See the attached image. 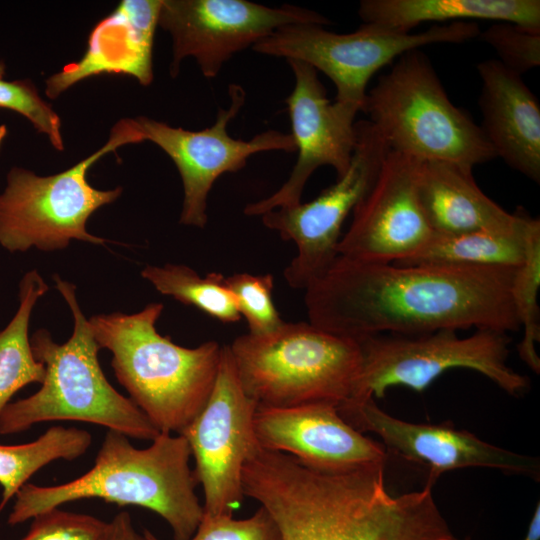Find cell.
<instances>
[{
	"mask_svg": "<svg viewBox=\"0 0 540 540\" xmlns=\"http://www.w3.org/2000/svg\"><path fill=\"white\" fill-rule=\"evenodd\" d=\"M515 269L398 265L338 255L305 290L309 322L359 340L442 329L520 328L511 296Z\"/></svg>",
	"mask_w": 540,
	"mask_h": 540,
	"instance_id": "cell-1",
	"label": "cell"
},
{
	"mask_svg": "<svg viewBox=\"0 0 540 540\" xmlns=\"http://www.w3.org/2000/svg\"><path fill=\"white\" fill-rule=\"evenodd\" d=\"M242 484L244 496L271 515L282 540H458L432 486L393 496L384 465L326 473L264 450L246 463Z\"/></svg>",
	"mask_w": 540,
	"mask_h": 540,
	"instance_id": "cell-2",
	"label": "cell"
},
{
	"mask_svg": "<svg viewBox=\"0 0 540 540\" xmlns=\"http://www.w3.org/2000/svg\"><path fill=\"white\" fill-rule=\"evenodd\" d=\"M191 451L180 435L160 432L146 448L126 435L107 430L93 467L55 486L25 484L16 494L7 522L17 525L66 503L98 498L118 506H139L158 514L174 540H189L204 511L189 461Z\"/></svg>",
	"mask_w": 540,
	"mask_h": 540,
	"instance_id": "cell-3",
	"label": "cell"
},
{
	"mask_svg": "<svg viewBox=\"0 0 540 540\" xmlns=\"http://www.w3.org/2000/svg\"><path fill=\"white\" fill-rule=\"evenodd\" d=\"M162 303L133 314L113 312L88 318L100 349L129 398L159 432L180 434L206 404L218 373L222 347L207 341L186 348L160 335Z\"/></svg>",
	"mask_w": 540,
	"mask_h": 540,
	"instance_id": "cell-4",
	"label": "cell"
},
{
	"mask_svg": "<svg viewBox=\"0 0 540 540\" xmlns=\"http://www.w3.org/2000/svg\"><path fill=\"white\" fill-rule=\"evenodd\" d=\"M53 280L73 316L71 337L59 344L45 328L32 334L31 347L45 367V377L36 393L11 401L2 410L0 435L22 433L42 422L71 420L152 441L158 429L105 377L98 359L100 348L78 303L76 286L58 275Z\"/></svg>",
	"mask_w": 540,
	"mask_h": 540,
	"instance_id": "cell-5",
	"label": "cell"
},
{
	"mask_svg": "<svg viewBox=\"0 0 540 540\" xmlns=\"http://www.w3.org/2000/svg\"><path fill=\"white\" fill-rule=\"evenodd\" d=\"M245 393L262 407L349 400L362 366L358 340L310 322L246 333L228 345Z\"/></svg>",
	"mask_w": 540,
	"mask_h": 540,
	"instance_id": "cell-6",
	"label": "cell"
},
{
	"mask_svg": "<svg viewBox=\"0 0 540 540\" xmlns=\"http://www.w3.org/2000/svg\"><path fill=\"white\" fill-rule=\"evenodd\" d=\"M362 111L390 151L472 168L497 158L480 126L450 101L420 49L396 59L366 93Z\"/></svg>",
	"mask_w": 540,
	"mask_h": 540,
	"instance_id": "cell-7",
	"label": "cell"
},
{
	"mask_svg": "<svg viewBox=\"0 0 540 540\" xmlns=\"http://www.w3.org/2000/svg\"><path fill=\"white\" fill-rule=\"evenodd\" d=\"M142 141L135 118H125L114 125L104 146L69 169L39 176L12 167L0 193V246L15 253L31 248L61 250L73 240L104 245L106 239L88 232L87 221L99 208L117 200L123 189L93 187L87 179L88 170L118 147Z\"/></svg>",
	"mask_w": 540,
	"mask_h": 540,
	"instance_id": "cell-8",
	"label": "cell"
},
{
	"mask_svg": "<svg viewBox=\"0 0 540 540\" xmlns=\"http://www.w3.org/2000/svg\"><path fill=\"white\" fill-rule=\"evenodd\" d=\"M358 341L361 371L351 398L344 403L383 398L396 385L421 392L453 368L477 371L512 396L529 389V379L507 364L511 339L504 332L476 329L459 337L456 330L442 329L415 335L376 334Z\"/></svg>",
	"mask_w": 540,
	"mask_h": 540,
	"instance_id": "cell-9",
	"label": "cell"
},
{
	"mask_svg": "<svg viewBox=\"0 0 540 540\" xmlns=\"http://www.w3.org/2000/svg\"><path fill=\"white\" fill-rule=\"evenodd\" d=\"M472 21L434 25L419 32H399L375 23H363L352 33L339 34L322 25L288 24L252 48L269 56L298 60L323 72L336 87V101L362 107L371 77L382 67L413 49L434 43H463L479 36Z\"/></svg>",
	"mask_w": 540,
	"mask_h": 540,
	"instance_id": "cell-10",
	"label": "cell"
},
{
	"mask_svg": "<svg viewBox=\"0 0 540 540\" xmlns=\"http://www.w3.org/2000/svg\"><path fill=\"white\" fill-rule=\"evenodd\" d=\"M356 145L346 173L307 203L263 214L262 223L293 241L297 254L284 270L288 285L305 289L338 256L342 225L370 190L390 149L369 120L356 122Z\"/></svg>",
	"mask_w": 540,
	"mask_h": 540,
	"instance_id": "cell-11",
	"label": "cell"
},
{
	"mask_svg": "<svg viewBox=\"0 0 540 540\" xmlns=\"http://www.w3.org/2000/svg\"><path fill=\"white\" fill-rule=\"evenodd\" d=\"M257 407L245 393L224 345L211 394L180 433L195 460L193 473L203 489L204 515H233L243 501V468L259 446L254 431Z\"/></svg>",
	"mask_w": 540,
	"mask_h": 540,
	"instance_id": "cell-12",
	"label": "cell"
},
{
	"mask_svg": "<svg viewBox=\"0 0 540 540\" xmlns=\"http://www.w3.org/2000/svg\"><path fill=\"white\" fill-rule=\"evenodd\" d=\"M298 23L327 25L321 14L293 5L278 8L246 0H162L158 26L172 40L170 74L193 57L206 78H215L236 53L256 45L277 28Z\"/></svg>",
	"mask_w": 540,
	"mask_h": 540,
	"instance_id": "cell-13",
	"label": "cell"
},
{
	"mask_svg": "<svg viewBox=\"0 0 540 540\" xmlns=\"http://www.w3.org/2000/svg\"><path fill=\"white\" fill-rule=\"evenodd\" d=\"M229 96V106L219 108L213 125L200 131L172 127L145 116L135 118L144 140L159 146L179 172L184 194L179 222L183 225L205 227L208 195L221 175L243 169L259 152L296 151L293 136L277 130L261 132L249 140L231 137L227 125L244 105L246 92L231 84Z\"/></svg>",
	"mask_w": 540,
	"mask_h": 540,
	"instance_id": "cell-14",
	"label": "cell"
},
{
	"mask_svg": "<svg viewBox=\"0 0 540 540\" xmlns=\"http://www.w3.org/2000/svg\"><path fill=\"white\" fill-rule=\"evenodd\" d=\"M295 79L291 94L285 99L291 120L297 161L287 181L272 195L244 208L247 216H262L277 208L301 203L304 187L321 166H331L337 178L350 166L356 145L355 117L361 106L342 101L333 103L309 64L287 61Z\"/></svg>",
	"mask_w": 540,
	"mask_h": 540,
	"instance_id": "cell-15",
	"label": "cell"
},
{
	"mask_svg": "<svg viewBox=\"0 0 540 540\" xmlns=\"http://www.w3.org/2000/svg\"><path fill=\"white\" fill-rule=\"evenodd\" d=\"M418 159L389 151L370 190L355 206L337 253L366 262L399 263L420 252L434 233L417 194Z\"/></svg>",
	"mask_w": 540,
	"mask_h": 540,
	"instance_id": "cell-16",
	"label": "cell"
},
{
	"mask_svg": "<svg viewBox=\"0 0 540 540\" xmlns=\"http://www.w3.org/2000/svg\"><path fill=\"white\" fill-rule=\"evenodd\" d=\"M338 411L359 432L377 434L395 454L428 467V481L433 484L443 472L466 467H489L539 478L538 458L491 445L451 424L406 422L381 410L373 398L343 403Z\"/></svg>",
	"mask_w": 540,
	"mask_h": 540,
	"instance_id": "cell-17",
	"label": "cell"
},
{
	"mask_svg": "<svg viewBox=\"0 0 540 540\" xmlns=\"http://www.w3.org/2000/svg\"><path fill=\"white\" fill-rule=\"evenodd\" d=\"M254 431L260 447L291 455L321 472L385 465L387 458L384 446L347 423L333 403L258 406Z\"/></svg>",
	"mask_w": 540,
	"mask_h": 540,
	"instance_id": "cell-18",
	"label": "cell"
},
{
	"mask_svg": "<svg viewBox=\"0 0 540 540\" xmlns=\"http://www.w3.org/2000/svg\"><path fill=\"white\" fill-rule=\"evenodd\" d=\"M482 81L480 126L497 157L532 181L540 182V105L521 75L499 60L477 66Z\"/></svg>",
	"mask_w": 540,
	"mask_h": 540,
	"instance_id": "cell-19",
	"label": "cell"
},
{
	"mask_svg": "<svg viewBox=\"0 0 540 540\" xmlns=\"http://www.w3.org/2000/svg\"><path fill=\"white\" fill-rule=\"evenodd\" d=\"M161 1H121L95 27L83 58L46 80V95L56 98L77 81L103 72L125 73L148 85Z\"/></svg>",
	"mask_w": 540,
	"mask_h": 540,
	"instance_id": "cell-20",
	"label": "cell"
},
{
	"mask_svg": "<svg viewBox=\"0 0 540 540\" xmlns=\"http://www.w3.org/2000/svg\"><path fill=\"white\" fill-rule=\"evenodd\" d=\"M473 168L449 161H419L417 194L434 235L514 227L522 208L509 213L476 184Z\"/></svg>",
	"mask_w": 540,
	"mask_h": 540,
	"instance_id": "cell-21",
	"label": "cell"
},
{
	"mask_svg": "<svg viewBox=\"0 0 540 540\" xmlns=\"http://www.w3.org/2000/svg\"><path fill=\"white\" fill-rule=\"evenodd\" d=\"M358 14L364 23H375L399 32L423 22L496 20L540 32L539 0H363Z\"/></svg>",
	"mask_w": 540,
	"mask_h": 540,
	"instance_id": "cell-22",
	"label": "cell"
},
{
	"mask_svg": "<svg viewBox=\"0 0 540 540\" xmlns=\"http://www.w3.org/2000/svg\"><path fill=\"white\" fill-rule=\"evenodd\" d=\"M533 219L522 209L518 223L509 229L434 235L416 255L394 264L516 269L524 261Z\"/></svg>",
	"mask_w": 540,
	"mask_h": 540,
	"instance_id": "cell-23",
	"label": "cell"
},
{
	"mask_svg": "<svg viewBox=\"0 0 540 540\" xmlns=\"http://www.w3.org/2000/svg\"><path fill=\"white\" fill-rule=\"evenodd\" d=\"M48 289L36 269L25 273L19 283L18 309L0 331V413L16 392L44 380L45 367L35 358L28 333L33 308Z\"/></svg>",
	"mask_w": 540,
	"mask_h": 540,
	"instance_id": "cell-24",
	"label": "cell"
},
{
	"mask_svg": "<svg viewBox=\"0 0 540 540\" xmlns=\"http://www.w3.org/2000/svg\"><path fill=\"white\" fill-rule=\"evenodd\" d=\"M91 443L92 436L86 430L57 425L28 443L0 444V512L41 468L59 459L75 460Z\"/></svg>",
	"mask_w": 540,
	"mask_h": 540,
	"instance_id": "cell-25",
	"label": "cell"
},
{
	"mask_svg": "<svg viewBox=\"0 0 540 540\" xmlns=\"http://www.w3.org/2000/svg\"><path fill=\"white\" fill-rule=\"evenodd\" d=\"M159 293L185 305H191L223 323L241 319L235 299L221 273L211 272L202 277L183 264L147 265L141 271Z\"/></svg>",
	"mask_w": 540,
	"mask_h": 540,
	"instance_id": "cell-26",
	"label": "cell"
},
{
	"mask_svg": "<svg viewBox=\"0 0 540 540\" xmlns=\"http://www.w3.org/2000/svg\"><path fill=\"white\" fill-rule=\"evenodd\" d=\"M540 287V221L534 218L529 228L523 263L514 271L511 296L523 338L517 345L520 358L534 372H540L536 343L540 341V310L537 296Z\"/></svg>",
	"mask_w": 540,
	"mask_h": 540,
	"instance_id": "cell-27",
	"label": "cell"
},
{
	"mask_svg": "<svg viewBox=\"0 0 540 540\" xmlns=\"http://www.w3.org/2000/svg\"><path fill=\"white\" fill-rule=\"evenodd\" d=\"M238 311L247 321L250 334H265L283 324L272 298L271 274L236 273L225 277Z\"/></svg>",
	"mask_w": 540,
	"mask_h": 540,
	"instance_id": "cell-28",
	"label": "cell"
},
{
	"mask_svg": "<svg viewBox=\"0 0 540 540\" xmlns=\"http://www.w3.org/2000/svg\"><path fill=\"white\" fill-rule=\"evenodd\" d=\"M0 108L21 114L39 133L47 136L56 150L64 149L60 116L48 102L43 100L30 80L7 81L1 78Z\"/></svg>",
	"mask_w": 540,
	"mask_h": 540,
	"instance_id": "cell-29",
	"label": "cell"
},
{
	"mask_svg": "<svg viewBox=\"0 0 540 540\" xmlns=\"http://www.w3.org/2000/svg\"><path fill=\"white\" fill-rule=\"evenodd\" d=\"M479 37L496 51L505 67L521 76L540 65V32L500 22L480 32Z\"/></svg>",
	"mask_w": 540,
	"mask_h": 540,
	"instance_id": "cell-30",
	"label": "cell"
},
{
	"mask_svg": "<svg viewBox=\"0 0 540 540\" xmlns=\"http://www.w3.org/2000/svg\"><path fill=\"white\" fill-rule=\"evenodd\" d=\"M150 540H160L145 529ZM189 540H282L281 533L267 510L260 506L248 518L235 519L233 515H204Z\"/></svg>",
	"mask_w": 540,
	"mask_h": 540,
	"instance_id": "cell-31",
	"label": "cell"
},
{
	"mask_svg": "<svg viewBox=\"0 0 540 540\" xmlns=\"http://www.w3.org/2000/svg\"><path fill=\"white\" fill-rule=\"evenodd\" d=\"M20 540H105L108 522L94 516L52 508L32 519Z\"/></svg>",
	"mask_w": 540,
	"mask_h": 540,
	"instance_id": "cell-32",
	"label": "cell"
},
{
	"mask_svg": "<svg viewBox=\"0 0 540 540\" xmlns=\"http://www.w3.org/2000/svg\"><path fill=\"white\" fill-rule=\"evenodd\" d=\"M105 540H150L143 532L140 534L134 527L131 516L127 512H120L108 522Z\"/></svg>",
	"mask_w": 540,
	"mask_h": 540,
	"instance_id": "cell-33",
	"label": "cell"
},
{
	"mask_svg": "<svg viewBox=\"0 0 540 540\" xmlns=\"http://www.w3.org/2000/svg\"><path fill=\"white\" fill-rule=\"evenodd\" d=\"M540 538V505L537 504L524 540H539ZM466 540H469L467 538Z\"/></svg>",
	"mask_w": 540,
	"mask_h": 540,
	"instance_id": "cell-34",
	"label": "cell"
},
{
	"mask_svg": "<svg viewBox=\"0 0 540 540\" xmlns=\"http://www.w3.org/2000/svg\"><path fill=\"white\" fill-rule=\"evenodd\" d=\"M6 66L3 61L0 60V79L5 75Z\"/></svg>",
	"mask_w": 540,
	"mask_h": 540,
	"instance_id": "cell-35",
	"label": "cell"
}]
</instances>
